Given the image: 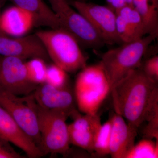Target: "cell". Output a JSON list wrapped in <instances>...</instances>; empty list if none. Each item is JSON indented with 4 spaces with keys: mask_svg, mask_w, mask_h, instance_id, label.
I'll list each match as a JSON object with an SVG mask.
<instances>
[{
    "mask_svg": "<svg viewBox=\"0 0 158 158\" xmlns=\"http://www.w3.org/2000/svg\"><path fill=\"white\" fill-rule=\"evenodd\" d=\"M158 83L136 69L111 89L113 107L127 123L138 129L153 99L158 95Z\"/></svg>",
    "mask_w": 158,
    "mask_h": 158,
    "instance_id": "cell-1",
    "label": "cell"
},
{
    "mask_svg": "<svg viewBox=\"0 0 158 158\" xmlns=\"http://www.w3.org/2000/svg\"><path fill=\"white\" fill-rule=\"evenodd\" d=\"M158 34L145 35L133 42L122 44L103 54L99 64L102 67L111 88L132 71L139 68L149 47Z\"/></svg>",
    "mask_w": 158,
    "mask_h": 158,
    "instance_id": "cell-2",
    "label": "cell"
},
{
    "mask_svg": "<svg viewBox=\"0 0 158 158\" xmlns=\"http://www.w3.org/2000/svg\"><path fill=\"white\" fill-rule=\"evenodd\" d=\"M44 46L50 59L68 73L87 65L88 57L74 37L62 29H51L35 33Z\"/></svg>",
    "mask_w": 158,
    "mask_h": 158,
    "instance_id": "cell-3",
    "label": "cell"
},
{
    "mask_svg": "<svg viewBox=\"0 0 158 158\" xmlns=\"http://www.w3.org/2000/svg\"><path fill=\"white\" fill-rule=\"evenodd\" d=\"M111 89L109 80L99 63L85 66L77 76L73 90L79 111L84 114L98 113Z\"/></svg>",
    "mask_w": 158,
    "mask_h": 158,
    "instance_id": "cell-4",
    "label": "cell"
},
{
    "mask_svg": "<svg viewBox=\"0 0 158 158\" xmlns=\"http://www.w3.org/2000/svg\"><path fill=\"white\" fill-rule=\"evenodd\" d=\"M35 108L40 135L39 148L44 155L49 154L67 156L70 149L66 123L69 113L45 109L36 102Z\"/></svg>",
    "mask_w": 158,
    "mask_h": 158,
    "instance_id": "cell-5",
    "label": "cell"
},
{
    "mask_svg": "<svg viewBox=\"0 0 158 158\" xmlns=\"http://www.w3.org/2000/svg\"><path fill=\"white\" fill-rule=\"evenodd\" d=\"M51 9L57 15L61 29L75 38L85 48L98 50L105 44L90 23L73 8L68 0H48Z\"/></svg>",
    "mask_w": 158,
    "mask_h": 158,
    "instance_id": "cell-6",
    "label": "cell"
},
{
    "mask_svg": "<svg viewBox=\"0 0 158 158\" xmlns=\"http://www.w3.org/2000/svg\"><path fill=\"white\" fill-rule=\"evenodd\" d=\"M33 93L18 96L0 87V106L8 112L39 147L40 135Z\"/></svg>",
    "mask_w": 158,
    "mask_h": 158,
    "instance_id": "cell-7",
    "label": "cell"
},
{
    "mask_svg": "<svg viewBox=\"0 0 158 158\" xmlns=\"http://www.w3.org/2000/svg\"><path fill=\"white\" fill-rule=\"evenodd\" d=\"M71 6L90 23L105 44H121L116 29V12L109 6L79 0H69Z\"/></svg>",
    "mask_w": 158,
    "mask_h": 158,
    "instance_id": "cell-8",
    "label": "cell"
},
{
    "mask_svg": "<svg viewBox=\"0 0 158 158\" xmlns=\"http://www.w3.org/2000/svg\"><path fill=\"white\" fill-rule=\"evenodd\" d=\"M25 60L0 56V87L18 96L31 94L38 86L29 80Z\"/></svg>",
    "mask_w": 158,
    "mask_h": 158,
    "instance_id": "cell-9",
    "label": "cell"
},
{
    "mask_svg": "<svg viewBox=\"0 0 158 158\" xmlns=\"http://www.w3.org/2000/svg\"><path fill=\"white\" fill-rule=\"evenodd\" d=\"M0 56L24 60L35 58L50 60L44 46L35 34L15 38L0 35Z\"/></svg>",
    "mask_w": 158,
    "mask_h": 158,
    "instance_id": "cell-10",
    "label": "cell"
},
{
    "mask_svg": "<svg viewBox=\"0 0 158 158\" xmlns=\"http://www.w3.org/2000/svg\"><path fill=\"white\" fill-rule=\"evenodd\" d=\"M72 118L73 121L68 125L70 144L93 154L95 135L102 125L99 115L98 113L81 115L78 112Z\"/></svg>",
    "mask_w": 158,
    "mask_h": 158,
    "instance_id": "cell-11",
    "label": "cell"
},
{
    "mask_svg": "<svg viewBox=\"0 0 158 158\" xmlns=\"http://www.w3.org/2000/svg\"><path fill=\"white\" fill-rule=\"evenodd\" d=\"M0 138L23 150L31 158L43 156L41 150L17 122L0 106Z\"/></svg>",
    "mask_w": 158,
    "mask_h": 158,
    "instance_id": "cell-12",
    "label": "cell"
},
{
    "mask_svg": "<svg viewBox=\"0 0 158 158\" xmlns=\"http://www.w3.org/2000/svg\"><path fill=\"white\" fill-rule=\"evenodd\" d=\"M33 94L37 103L45 109L65 111L69 117L77 111L74 91L70 87L58 88L44 83L38 85Z\"/></svg>",
    "mask_w": 158,
    "mask_h": 158,
    "instance_id": "cell-13",
    "label": "cell"
},
{
    "mask_svg": "<svg viewBox=\"0 0 158 158\" xmlns=\"http://www.w3.org/2000/svg\"><path fill=\"white\" fill-rule=\"evenodd\" d=\"M111 118L112 126L110 155L113 158H126L135 144L138 129L129 124L122 116L116 113Z\"/></svg>",
    "mask_w": 158,
    "mask_h": 158,
    "instance_id": "cell-14",
    "label": "cell"
},
{
    "mask_svg": "<svg viewBox=\"0 0 158 158\" xmlns=\"http://www.w3.org/2000/svg\"><path fill=\"white\" fill-rule=\"evenodd\" d=\"M115 12L116 32L122 44L136 41L147 35L143 19L132 6H125Z\"/></svg>",
    "mask_w": 158,
    "mask_h": 158,
    "instance_id": "cell-15",
    "label": "cell"
},
{
    "mask_svg": "<svg viewBox=\"0 0 158 158\" xmlns=\"http://www.w3.org/2000/svg\"><path fill=\"white\" fill-rule=\"evenodd\" d=\"M34 26L32 15L28 11L17 6L6 9L2 14L1 29L6 35L22 37Z\"/></svg>",
    "mask_w": 158,
    "mask_h": 158,
    "instance_id": "cell-16",
    "label": "cell"
},
{
    "mask_svg": "<svg viewBox=\"0 0 158 158\" xmlns=\"http://www.w3.org/2000/svg\"><path fill=\"white\" fill-rule=\"evenodd\" d=\"M15 6L28 11L34 19V26L61 29L57 15L43 0H9Z\"/></svg>",
    "mask_w": 158,
    "mask_h": 158,
    "instance_id": "cell-17",
    "label": "cell"
},
{
    "mask_svg": "<svg viewBox=\"0 0 158 158\" xmlns=\"http://www.w3.org/2000/svg\"><path fill=\"white\" fill-rule=\"evenodd\" d=\"M144 21L148 34H158V0H132Z\"/></svg>",
    "mask_w": 158,
    "mask_h": 158,
    "instance_id": "cell-18",
    "label": "cell"
},
{
    "mask_svg": "<svg viewBox=\"0 0 158 158\" xmlns=\"http://www.w3.org/2000/svg\"><path fill=\"white\" fill-rule=\"evenodd\" d=\"M112 120L110 118L99 127L94 139L93 154L100 156L110 155V145Z\"/></svg>",
    "mask_w": 158,
    "mask_h": 158,
    "instance_id": "cell-19",
    "label": "cell"
},
{
    "mask_svg": "<svg viewBox=\"0 0 158 158\" xmlns=\"http://www.w3.org/2000/svg\"><path fill=\"white\" fill-rule=\"evenodd\" d=\"M144 122H147L143 132L144 138L158 141V95L150 104L145 114Z\"/></svg>",
    "mask_w": 158,
    "mask_h": 158,
    "instance_id": "cell-20",
    "label": "cell"
},
{
    "mask_svg": "<svg viewBox=\"0 0 158 158\" xmlns=\"http://www.w3.org/2000/svg\"><path fill=\"white\" fill-rule=\"evenodd\" d=\"M158 141L156 142L148 139H143L135 144L126 158H157Z\"/></svg>",
    "mask_w": 158,
    "mask_h": 158,
    "instance_id": "cell-21",
    "label": "cell"
},
{
    "mask_svg": "<svg viewBox=\"0 0 158 158\" xmlns=\"http://www.w3.org/2000/svg\"><path fill=\"white\" fill-rule=\"evenodd\" d=\"M45 60L35 58L26 62L27 73L29 80L35 85L45 83L47 65Z\"/></svg>",
    "mask_w": 158,
    "mask_h": 158,
    "instance_id": "cell-22",
    "label": "cell"
},
{
    "mask_svg": "<svg viewBox=\"0 0 158 158\" xmlns=\"http://www.w3.org/2000/svg\"><path fill=\"white\" fill-rule=\"evenodd\" d=\"M45 83L58 88L70 87L68 73L53 63L47 65Z\"/></svg>",
    "mask_w": 158,
    "mask_h": 158,
    "instance_id": "cell-23",
    "label": "cell"
},
{
    "mask_svg": "<svg viewBox=\"0 0 158 158\" xmlns=\"http://www.w3.org/2000/svg\"><path fill=\"white\" fill-rule=\"evenodd\" d=\"M140 68L150 79L158 83V56L153 55L142 62Z\"/></svg>",
    "mask_w": 158,
    "mask_h": 158,
    "instance_id": "cell-24",
    "label": "cell"
},
{
    "mask_svg": "<svg viewBox=\"0 0 158 158\" xmlns=\"http://www.w3.org/2000/svg\"><path fill=\"white\" fill-rule=\"evenodd\" d=\"M8 141L0 138V158H23Z\"/></svg>",
    "mask_w": 158,
    "mask_h": 158,
    "instance_id": "cell-25",
    "label": "cell"
},
{
    "mask_svg": "<svg viewBox=\"0 0 158 158\" xmlns=\"http://www.w3.org/2000/svg\"><path fill=\"white\" fill-rule=\"evenodd\" d=\"M106 2L107 6L115 11L125 6H132V0H106Z\"/></svg>",
    "mask_w": 158,
    "mask_h": 158,
    "instance_id": "cell-26",
    "label": "cell"
},
{
    "mask_svg": "<svg viewBox=\"0 0 158 158\" xmlns=\"http://www.w3.org/2000/svg\"><path fill=\"white\" fill-rule=\"evenodd\" d=\"M1 2H2V0H0V35H7L3 32L2 31V29H1V16H2V13H1Z\"/></svg>",
    "mask_w": 158,
    "mask_h": 158,
    "instance_id": "cell-27",
    "label": "cell"
}]
</instances>
